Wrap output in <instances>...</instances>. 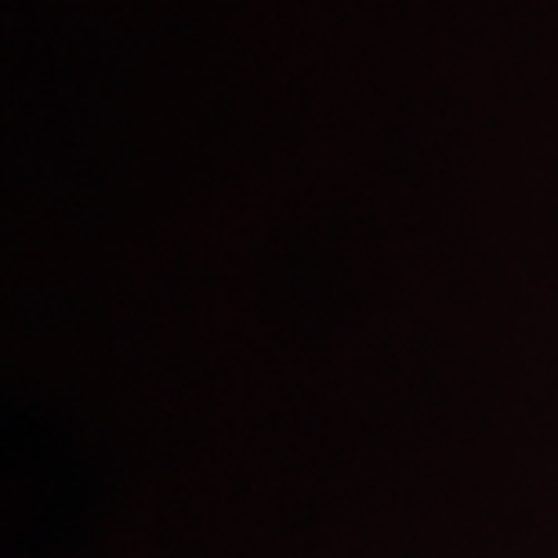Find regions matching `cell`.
<instances>
[]
</instances>
